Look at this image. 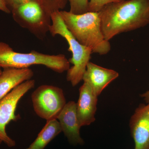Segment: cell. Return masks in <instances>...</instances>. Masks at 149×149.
<instances>
[{
	"mask_svg": "<svg viewBox=\"0 0 149 149\" xmlns=\"http://www.w3.org/2000/svg\"><path fill=\"white\" fill-rule=\"evenodd\" d=\"M99 13L104 37L109 41L118 34L149 24V0H122L111 3Z\"/></svg>",
	"mask_w": 149,
	"mask_h": 149,
	"instance_id": "cell-1",
	"label": "cell"
},
{
	"mask_svg": "<svg viewBox=\"0 0 149 149\" xmlns=\"http://www.w3.org/2000/svg\"><path fill=\"white\" fill-rule=\"evenodd\" d=\"M60 13L67 28L80 44L100 55L109 52L111 47L104 37L99 12L75 14L61 10Z\"/></svg>",
	"mask_w": 149,
	"mask_h": 149,
	"instance_id": "cell-2",
	"label": "cell"
},
{
	"mask_svg": "<svg viewBox=\"0 0 149 149\" xmlns=\"http://www.w3.org/2000/svg\"><path fill=\"white\" fill-rule=\"evenodd\" d=\"M35 65H44L59 73L70 68L69 60L64 55L47 54L34 50L28 53L17 52L8 44L0 41V68L21 69Z\"/></svg>",
	"mask_w": 149,
	"mask_h": 149,
	"instance_id": "cell-3",
	"label": "cell"
},
{
	"mask_svg": "<svg viewBox=\"0 0 149 149\" xmlns=\"http://www.w3.org/2000/svg\"><path fill=\"white\" fill-rule=\"evenodd\" d=\"M51 19L52 24L49 32L53 37L59 35L64 38L69 45L68 50L72 53V58L68 60L73 65L68 70L66 79L74 87L83 80L93 52L90 48L80 44L70 32L62 18L60 11L52 13Z\"/></svg>",
	"mask_w": 149,
	"mask_h": 149,
	"instance_id": "cell-4",
	"label": "cell"
},
{
	"mask_svg": "<svg viewBox=\"0 0 149 149\" xmlns=\"http://www.w3.org/2000/svg\"><path fill=\"white\" fill-rule=\"evenodd\" d=\"M14 20L22 28L35 37L43 40L49 31L52 24L51 15L36 0L19 6L12 10Z\"/></svg>",
	"mask_w": 149,
	"mask_h": 149,
	"instance_id": "cell-5",
	"label": "cell"
},
{
	"mask_svg": "<svg viewBox=\"0 0 149 149\" xmlns=\"http://www.w3.org/2000/svg\"><path fill=\"white\" fill-rule=\"evenodd\" d=\"M31 99L36 114L47 121L57 119L66 104L62 89L53 85L39 86L32 93Z\"/></svg>",
	"mask_w": 149,
	"mask_h": 149,
	"instance_id": "cell-6",
	"label": "cell"
},
{
	"mask_svg": "<svg viewBox=\"0 0 149 149\" xmlns=\"http://www.w3.org/2000/svg\"><path fill=\"white\" fill-rule=\"evenodd\" d=\"M35 80L31 79L23 82L0 100V140L8 146L13 147L16 143L10 138L6 132V125L11 120L18 119L15 114L18 102L23 96L34 88Z\"/></svg>",
	"mask_w": 149,
	"mask_h": 149,
	"instance_id": "cell-7",
	"label": "cell"
},
{
	"mask_svg": "<svg viewBox=\"0 0 149 149\" xmlns=\"http://www.w3.org/2000/svg\"><path fill=\"white\" fill-rule=\"evenodd\" d=\"M129 125L135 149H149V104L136 109Z\"/></svg>",
	"mask_w": 149,
	"mask_h": 149,
	"instance_id": "cell-8",
	"label": "cell"
},
{
	"mask_svg": "<svg viewBox=\"0 0 149 149\" xmlns=\"http://www.w3.org/2000/svg\"><path fill=\"white\" fill-rule=\"evenodd\" d=\"M62 131L70 143L83 145L84 141L80 134V127L76 111V103H66L57 118Z\"/></svg>",
	"mask_w": 149,
	"mask_h": 149,
	"instance_id": "cell-9",
	"label": "cell"
},
{
	"mask_svg": "<svg viewBox=\"0 0 149 149\" xmlns=\"http://www.w3.org/2000/svg\"><path fill=\"white\" fill-rule=\"evenodd\" d=\"M97 96L87 83H84L79 89V97L76 103L77 118L80 127L91 125L95 120Z\"/></svg>",
	"mask_w": 149,
	"mask_h": 149,
	"instance_id": "cell-10",
	"label": "cell"
},
{
	"mask_svg": "<svg viewBox=\"0 0 149 149\" xmlns=\"http://www.w3.org/2000/svg\"><path fill=\"white\" fill-rule=\"evenodd\" d=\"M118 76V72L113 70L102 67L90 61L87 64L83 80L91 87L93 93L98 97Z\"/></svg>",
	"mask_w": 149,
	"mask_h": 149,
	"instance_id": "cell-11",
	"label": "cell"
},
{
	"mask_svg": "<svg viewBox=\"0 0 149 149\" xmlns=\"http://www.w3.org/2000/svg\"><path fill=\"white\" fill-rule=\"evenodd\" d=\"M34 74L29 68L3 69L0 74V100L17 86L32 79Z\"/></svg>",
	"mask_w": 149,
	"mask_h": 149,
	"instance_id": "cell-12",
	"label": "cell"
},
{
	"mask_svg": "<svg viewBox=\"0 0 149 149\" xmlns=\"http://www.w3.org/2000/svg\"><path fill=\"white\" fill-rule=\"evenodd\" d=\"M62 131L57 119L47 121L37 138L27 149H44Z\"/></svg>",
	"mask_w": 149,
	"mask_h": 149,
	"instance_id": "cell-13",
	"label": "cell"
},
{
	"mask_svg": "<svg viewBox=\"0 0 149 149\" xmlns=\"http://www.w3.org/2000/svg\"><path fill=\"white\" fill-rule=\"evenodd\" d=\"M51 15L64 9L67 3L68 0H36Z\"/></svg>",
	"mask_w": 149,
	"mask_h": 149,
	"instance_id": "cell-14",
	"label": "cell"
},
{
	"mask_svg": "<svg viewBox=\"0 0 149 149\" xmlns=\"http://www.w3.org/2000/svg\"><path fill=\"white\" fill-rule=\"evenodd\" d=\"M70 5L69 11L75 14H81L88 12L89 0H68Z\"/></svg>",
	"mask_w": 149,
	"mask_h": 149,
	"instance_id": "cell-15",
	"label": "cell"
},
{
	"mask_svg": "<svg viewBox=\"0 0 149 149\" xmlns=\"http://www.w3.org/2000/svg\"><path fill=\"white\" fill-rule=\"evenodd\" d=\"M122 0H89L88 12H99L104 6Z\"/></svg>",
	"mask_w": 149,
	"mask_h": 149,
	"instance_id": "cell-16",
	"label": "cell"
},
{
	"mask_svg": "<svg viewBox=\"0 0 149 149\" xmlns=\"http://www.w3.org/2000/svg\"><path fill=\"white\" fill-rule=\"evenodd\" d=\"M30 1L31 0H5L7 6L11 11L13 9L26 3Z\"/></svg>",
	"mask_w": 149,
	"mask_h": 149,
	"instance_id": "cell-17",
	"label": "cell"
},
{
	"mask_svg": "<svg viewBox=\"0 0 149 149\" xmlns=\"http://www.w3.org/2000/svg\"><path fill=\"white\" fill-rule=\"evenodd\" d=\"M0 10L6 13H11V11L7 6L5 0H0Z\"/></svg>",
	"mask_w": 149,
	"mask_h": 149,
	"instance_id": "cell-18",
	"label": "cell"
},
{
	"mask_svg": "<svg viewBox=\"0 0 149 149\" xmlns=\"http://www.w3.org/2000/svg\"><path fill=\"white\" fill-rule=\"evenodd\" d=\"M141 97L143 98L144 100L147 103L149 104V90L146 93L142 94Z\"/></svg>",
	"mask_w": 149,
	"mask_h": 149,
	"instance_id": "cell-19",
	"label": "cell"
},
{
	"mask_svg": "<svg viewBox=\"0 0 149 149\" xmlns=\"http://www.w3.org/2000/svg\"><path fill=\"white\" fill-rule=\"evenodd\" d=\"M2 71V70H1V68H0V74H1V73Z\"/></svg>",
	"mask_w": 149,
	"mask_h": 149,
	"instance_id": "cell-20",
	"label": "cell"
},
{
	"mask_svg": "<svg viewBox=\"0 0 149 149\" xmlns=\"http://www.w3.org/2000/svg\"><path fill=\"white\" fill-rule=\"evenodd\" d=\"M2 143V142L0 140V144L1 143Z\"/></svg>",
	"mask_w": 149,
	"mask_h": 149,
	"instance_id": "cell-21",
	"label": "cell"
}]
</instances>
